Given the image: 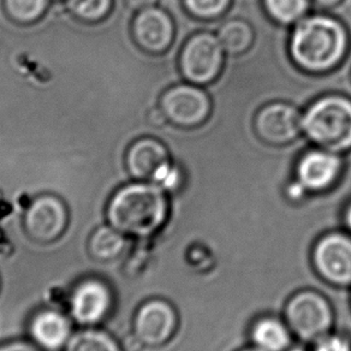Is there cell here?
Returning <instances> with one entry per match:
<instances>
[{
  "instance_id": "obj_1",
  "label": "cell",
  "mask_w": 351,
  "mask_h": 351,
  "mask_svg": "<svg viewBox=\"0 0 351 351\" xmlns=\"http://www.w3.org/2000/svg\"><path fill=\"white\" fill-rule=\"evenodd\" d=\"M349 47L348 29L336 17L309 16L298 21L291 30V58L298 68L308 73H328L338 68Z\"/></svg>"
},
{
  "instance_id": "obj_2",
  "label": "cell",
  "mask_w": 351,
  "mask_h": 351,
  "mask_svg": "<svg viewBox=\"0 0 351 351\" xmlns=\"http://www.w3.org/2000/svg\"><path fill=\"white\" fill-rule=\"evenodd\" d=\"M169 217L167 193L152 182L137 181L119 188L108 201V224L125 236L149 237Z\"/></svg>"
},
{
  "instance_id": "obj_3",
  "label": "cell",
  "mask_w": 351,
  "mask_h": 351,
  "mask_svg": "<svg viewBox=\"0 0 351 351\" xmlns=\"http://www.w3.org/2000/svg\"><path fill=\"white\" fill-rule=\"evenodd\" d=\"M302 132L324 151H351V99L341 94L317 99L303 113Z\"/></svg>"
},
{
  "instance_id": "obj_4",
  "label": "cell",
  "mask_w": 351,
  "mask_h": 351,
  "mask_svg": "<svg viewBox=\"0 0 351 351\" xmlns=\"http://www.w3.org/2000/svg\"><path fill=\"white\" fill-rule=\"evenodd\" d=\"M285 322L301 341L315 343L330 333L333 312L326 298L306 290L290 298L285 308Z\"/></svg>"
},
{
  "instance_id": "obj_5",
  "label": "cell",
  "mask_w": 351,
  "mask_h": 351,
  "mask_svg": "<svg viewBox=\"0 0 351 351\" xmlns=\"http://www.w3.org/2000/svg\"><path fill=\"white\" fill-rule=\"evenodd\" d=\"M225 62V51L218 36L207 32L191 36L180 54L183 77L193 84L206 86L219 76Z\"/></svg>"
},
{
  "instance_id": "obj_6",
  "label": "cell",
  "mask_w": 351,
  "mask_h": 351,
  "mask_svg": "<svg viewBox=\"0 0 351 351\" xmlns=\"http://www.w3.org/2000/svg\"><path fill=\"white\" fill-rule=\"evenodd\" d=\"M66 206L58 196L44 194L30 202L23 215V229L32 241L49 244L58 241L68 228Z\"/></svg>"
},
{
  "instance_id": "obj_7",
  "label": "cell",
  "mask_w": 351,
  "mask_h": 351,
  "mask_svg": "<svg viewBox=\"0 0 351 351\" xmlns=\"http://www.w3.org/2000/svg\"><path fill=\"white\" fill-rule=\"evenodd\" d=\"M112 307V290L99 278L78 282L69 298L70 317L81 327L99 326L110 315Z\"/></svg>"
},
{
  "instance_id": "obj_8",
  "label": "cell",
  "mask_w": 351,
  "mask_h": 351,
  "mask_svg": "<svg viewBox=\"0 0 351 351\" xmlns=\"http://www.w3.org/2000/svg\"><path fill=\"white\" fill-rule=\"evenodd\" d=\"M160 108L172 124L196 127L210 116L212 101L205 88L177 84L162 93Z\"/></svg>"
},
{
  "instance_id": "obj_9",
  "label": "cell",
  "mask_w": 351,
  "mask_h": 351,
  "mask_svg": "<svg viewBox=\"0 0 351 351\" xmlns=\"http://www.w3.org/2000/svg\"><path fill=\"white\" fill-rule=\"evenodd\" d=\"M313 265L324 280L337 287L351 285V237L333 232L317 241Z\"/></svg>"
},
{
  "instance_id": "obj_10",
  "label": "cell",
  "mask_w": 351,
  "mask_h": 351,
  "mask_svg": "<svg viewBox=\"0 0 351 351\" xmlns=\"http://www.w3.org/2000/svg\"><path fill=\"white\" fill-rule=\"evenodd\" d=\"M177 314L170 303L152 298L137 309L132 322L134 337L141 346L158 348L170 341L177 328Z\"/></svg>"
},
{
  "instance_id": "obj_11",
  "label": "cell",
  "mask_w": 351,
  "mask_h": 351,
  "mask_svg": "<svg viewBox=\"0 0 351 351\" xmlns=\"http://www.w3.org/2000/svg\"><path fill=\"white\" fill-rule=\"evenodd\" d=\"M302 110L293 104H267L255 117V129L263 141L271 145H287L302 135Z\"/></svg>"
},
{
  "instance_id": "obj_12",
  "label": "cell",
  "mask_w": 351,
  "mask_h": 351,
  "mask_svg": "<svg viewBox=\"0 0 351 351\" xmlns=\"http://www.w3.org/2000/svg\"><path fill=\"white\" fill-rule=\"evenodd\" d=\"M132 39L146 53L159 56L170 49L176 39L175 22L165 10L149 8L138 11L132 25Z\"/></svg>"
},
{
  "instance_id": "obj_13",
  "label": "cell",
  "mask_w": 351,
  "mask_h": 351,
  "mask_svg": "<svg viewBox=\"0 0 351 351\" xmlns=\"http://www.w3.org/2000/svg\"><path fill=\"white\" fill-rule=\"evenodd\" d=\"M344 161L336 153L324 149H309L300 159L296 178L311 194L330 191L343 172Z\"/></svg>"
},
{
  "instance_id": "obj_14",
  "label": "cell",
  "mask_w": 351,
  "mask_h": 351,
  "mask_svg": "<svg viewBox=\"0 0 351 351\" xmlns=\"http://www.w3.org/2000/svg\"><path fill=\"white\" fill-rule=\"evenodd\" d=\"M30 339L41 350H63L73 336V319L54 308H45L30 319Z\"/></svg>"
},
{
  "instance_id": "obj_15",
  "label": "cell",
  "mask_w": 351,
  "mask_h": 351,
  "mask_svg": "<svg viewBox=\"0 0 351 351\" xmlns=\"http://www.w3.org/2000/svg\"><path fill=\"white\" fill-rule=\"evenodd\" d=\"M170 161V152L164 142L145 136L132 142L128 148L125 167L134 180L152 182L156 171Z\"/></svg>"
},
{
  "instance_id": "obj_16",
  "label": "cell",
  "mask_w": 351,
  "mask_h": 351,
  "mask_svg": "<svg viewBox=\"0 0 351 351\" xmlns=\"http://www.w3.org/2000/svg\"><path fill=\"white\" fill-rule=\"evenodd\" d=\"M250 337L254 346L261 351H288L291 344V331L287 322L272 317L255 322Z\"/></svg>"
},
{
  "instance_id": "obj_17",
  "label": "cell",
  "mask_w": 351,
  "mask_h": 351,
  "mask_svg": "<svg viewBox=\"0 0 351 351\" xmlns=\"http://www.w3.org/2000/svg\"><path fill=\"white\" fill-rule=\"evenodd\" d=\"M127 237L110 224L99 226L89 237L88 253L95 261H113L119 258L127 248Z\"/></svg>"
},
{
  "instance_id": "obj_18",
  "label": "cell",
  "mask_w": 351,
  "mask_h": 351,
  "mask_svg": "<svg viewBox=\"0 0 351 351\" xmlns=\"http://www.w3.org/2000/svg\"><path fill=\"white\" fill-rule=\"evenodd\" d=\"M224 17L229 20L225 21V23L220 25L218 39L225 53L239 56L247 52L255 40L253 25L241 17L225 15Z\"/></svg>"
},
{
  "instance_id": "obj_19",
  "label": "cell",
  "mask_w": 351,
  "mask_h": 351,
  "mask_svg": "<svg viewBox=\"0 0 351 351\" xmlns=\"http://www.w3.org/2000/svg\"><path fill=\"white\" fill-rule=\"evenodd\" d=\"M63 351H123L117 339L105 330L82 327L73 332Z\"/></svg>"
},
{
  "instance_id": "obj_20",
  "label": "cell",
  "mask_w": 351,
  "mask_h": 351,
  "mask_svg": "<svg viewBox=\"0 0 351 351\" xmlns=\"http://www.w3.org/2000/svg\"><path fill=\"white\" fill-rule=\"evenodd\" d=\"M51 0H3L6 16L17 25L39 22L49 10Z\"/></svg>"
},
{
  "instance_id": "obj_21",
  "label": "cell",
  "mask_w": 351,
  "mask_h": 351,
  "mask_svg": "<svg viewBox=\"0 0 351 351\" xmlns=\"http://www.w3.org/2000/svg\"><path fill=\"white\" fill-rule=\"evenodd\" d=\"M65 8L75 20L98 23L110 15L112 0H65Z\"/></svg>"
},
{
  "instance_id": "obj_22",
  "label": "cell",
  "mask_w": 351,
  "mask_h": 351,
  "mask_svg": "<svg viewBox=\"0 0 351 351\" xmlns=\"http://www.w3.org/2000/svg\"><path fill=\"white\" fill-rule=\"evenodd\" d=\"M269 16L282 25H291L303 19L309 9V0H263Z\"/></svg>"
},
{
  "instance_id": "obj_23",
  "label": "cell",
  "mask_w": 351,
  "mask_h": 351,
  "mask_svg": "<svg viewBox=\"0 0 351 351\" xmlns=\"http://www.w3.org/2000/svg\"><path fill=\"white\" fill-rule=\"evenodd\" d=\"M186 10L199 20H217L225 15L232 0H183Z\"/></svg>"
},
{
  "instance_id": "obj_24",
  "label": "cell",
  "mask_w": 351,
  "mask_h": 351,
  "mask_svg": "<svg viewBox=\"0 0 351 351\" xmlns=\"http://www.w3.org/2000/svg\"><path fill=\"white\" fill-rule=\"evenodd\" d=\"M313 351H351V346L344 337L328 333L314 343Z\"/></svg>"
},
{
  "instance_id": "obj_25",
  "label": "cell",
  "mask_w": 351,
  "mask_h": 351,
  "mask_svg": "<svg viewBox=\"0 0 351 351\" xmlns=\"http://www.w3.org/2000/svg\"><path fill=\"white\" fill-rule=\"evenodd\" d=\"M307 194H311V193L307 191V188L303 186L301 182L298 181V178L289 182L288 186H285V196L288 197L289 200L293 201V202H300Z\"/></svg>"
},
{
  "instance_id": "obj_26",
  "label": "cell",
  "mask_w": 351,
  "mask_h": 351,
  "mask_svg": "<svg viewBox=\"0 0 351 351\" xmlns=\"http://www.w3.org/2000/svg\"><path fill=\"white\" fill-rule=\"evenodd\" d=\"M158 105V104H156ZM153 105L147 112V122L153 128H162L169 123L165 112L160 106Z\"/></svg>"
},
{
  "instance_id": "obj_27",
  "label": "cell",
  "mask_w": 351,
  "mask_h": 351,
  "mask_svg": "<svg viewBox=\"0 0 351 351\" xmlns=\"http://www.w3.org/2000/svg\"><path fill=\"white\" fill-rule=\"evenodd\" d=\"M0 351H43L32 341H12L0 344Z\"/></svg>"
},
{
  "instance_id": "obj_28",
  "label": "cell",
  "mask_w": 351,
  "mask_h": 351,
  "mask_svg": "<svg viewBox=\"0 0 351 351\" xmlns=\"http://www.w3.org/2000/svg\"><path fill=\"white\" fill-rule=\"evenodd\" d=\"M159 0H125V4L130 10L142 11L154 8Z\"/></svg>"
},
{
  "instance_id": "obj_29",
  "label": "cell",
  "mask_w": 351,
  "mask_h": 351,
  "mask_svg": "<svg viewBox=\"0 0 351 351\" xmlns=\"http://www.w3.org/2000/svg\"><path fill=\"white\" fill-rule=\"evenodd\" d=\"M315 1H317V5H320L322 8L331 9V8H335L337 4H339L341 0H315Z\"/></svg>"
},
{
  "instance_id": "obj_30",
  "label": "cell",
  "mask_w": 351,
  "mask_h": 351,
  "mask_svg": "<svg viewBox=\"0 0 351 351\" xmlns=\"http://www.w3.org/2000/svg\"><path fill=\"white\" fill-rule=\"evenodd\" d=\"M344 220H346L348 229L351 231V202L349 205L346 206V213H344Z\"/></svg>"
},
{
  "instance_id": "obj_31",
  "label": "cell",
  "mask_w": 351,
  "mask_h": 351,
  "mask_svg": "<svg viewBox=\"0 0 351 351\" xmlns=\"http://www.w3.org/2000/svg\"><path fill=\"white\" fill-rule=\"evenodd\" d=\"M288 351H306L302 348H291V349H289Z\"/></svg>"
},
{
  "instance_id": "obj_32",
  "label": "cell",
  "mask_w": 351,
  "mask_h": 351,
  "mask_svg": "<svg viewBox=\"0 0 351 351\" xmlns=\"http://www.w3.org/2000/svg\"><path fill=\"white\" fill-rule=\"evenodd\" d=\"M242 351H261V350H258V349H256V348H255V346H254V348H252V349H244V350H242Z\"/></svg>"
}]
</instances>
